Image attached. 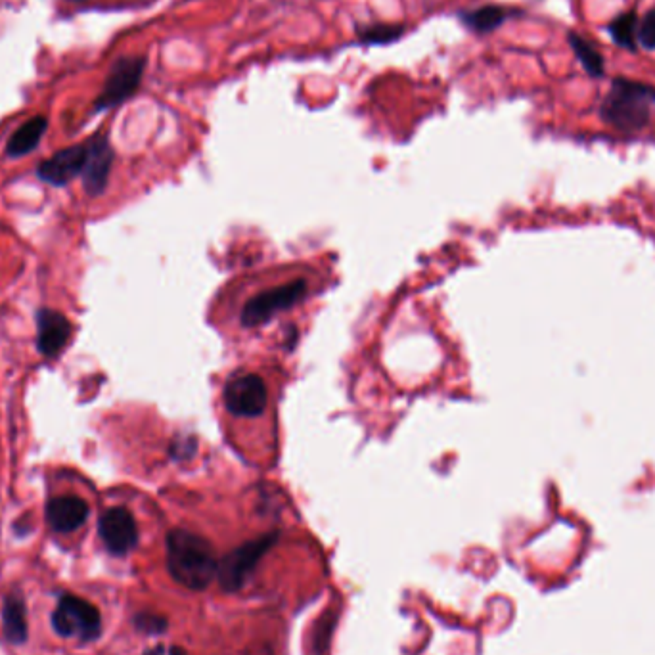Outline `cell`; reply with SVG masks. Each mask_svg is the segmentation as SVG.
<instances>
[{
    "label": "cell",
    "instance_id": "15",
    "mask_svg": "<svg viewBox=\"0 0 655 655\" xmlns=\"http://www.w3.org/2000/svg\"><path fill=\"white\" fill-rule=\"evenodd\" d=\"M508 16H510V12L506 8L497 6V4H489V6L472 10V12H464L460 16V20L475 33H491L506 22Z\"/></svg>",
    "mask_w": 655,
    "mask_h": 655
},
{
    "label": "cell",
    "instance_id": "14",
    "mask_svg": "<svg viewBox=\"0 0 655 655\" xmlns=\"http://www.w3.org/2000/svg\"><path fill=\"white\" fill-rule=\"evenodd\" d=\"M46 119L37 115L33 119H29L27 123H23L22 127L12 135L8 140L6 152L10 158H22L25 154L33 152L37 148V144L41 142V138L45 135Z\"/></svg>",
    "mask_w": 655,
    "mask_h": 655
},
{
    "label": "cell",
    "instance_id": "7",
    "mask_svg": "<svg viewBox=\"0 0 655 655\" xmlns=\"http://www.w3.org/2000/svg\"><path fill=\"white\" fill-rule=\"evenodd\" d=\"M146 68V60L140 56H129V58H119L113 68L110 69V75L106 79L104 91L98 96L94 110H108L113 106H119L121 102H125L127 98H131L135 94L140 81H142V73Z\"/></svg>",
    "mask_w": 655,
    "mask_h": 655
},
{
    "label": "cell",
    "instance_id": "3",
    "mask_svg": "<svg viewBox=\"0 0 655 655\" xmlns=\"http://www.w3.org/2000/svg\"><path fill=\"white\" fill-rule=\"evenodd\" d=\"M52 629L60 638L92 644L102 636V613L81 596L64 592L50 617Z\"/></svg>",
    "mask_w": 655,
    "mask_h": 655
},
{
    "label": "cell",
    "instance_id": "9",
    "mask_svg": "<svg viewBox=\"0 0 655 655\" xmlns=\"http://www.w3.org/2000/svg\"><path fill=\"white\" fill-rule=\"evenodd\" d=\"M89 504L83 498L66 495V497L50 498L46 502V523L52 531L60 535H68L83 527L89 520Z\"/></svg>",
    "mask_w": 655,
    "mask_h": 655
},
{
    "label": "cell",
    "instance_id": "22",
    "mask_svg": "<svg viewBox=\"0 0 655 655\" xmlns=\"http://www.w3.org/2000/svg\"><path fill=\"white\" fill-rule=\"evenodd\" d=\"M142 655H167V650H165V646H161V644H158V646H152V648H148L146 652Z\"/></svg>",
    "mask_w": 655,
    "mask_h": 655
},
{
    "label": "cell",
    "instance_id": "11",
    "mask_svg": "<svg viewBox=\"0 0 655 655\" xmlns=\"http://www.w3.org/2000/svg\"><path fill=\"white\" fill-rule=\"evenodd\" d=\"M113 150L108 142V138L102 135H96L92 140L87 142V159L83 167V182L89 194H100L106 184L112 171Z\"/></svg>",
    "mask_w": 655,
    "mask_h": 655
},
{
    "label": "cell",
    "instance_id": "10",
    "mask_svg": "<svg viewBox=\"0 0 655 655\" xmlns=\"http://www.w3.org/2000/svg\"><path fill=\"white\" fill-rule=\"evenodd\" d=\"M85 159H87V144L71 146L46 159L45 163H41L37 175L41 181L48 182L52 186H66L69 181H73L77 175L83 173Z\"/></svg>",
    "mask_w": 655,
    "mask_h": 655
},
{
    "label": "cell",
    "instance_id": "19",
    "mask_svg": "<svg viewBox=\"0 0 655 655\" xmlns=\"http://www.w3.org/2000/svg\"><path fill=\"white\" fill-rule=\"evenodd\" d=\"M338 625V613L334 610H326L322 617L318 619L315 625V634H313V650L317 655L330 654L332 646V636Z\"/></svg>",
    "mask_w": 655,
    "mask_h": 655
},
{
    "label": "cell",
    "instance_id": "1",
    "mask_svg": "<svg viewBox=\"0 0 655 655\" xmlns=\"http://www.w3.org/2000/svg\"><path fill=\"white\" fill-rule=\"evenodd\" d=\"M167 569L182 587L204 590L217 577L219 560L204 537L186 529H173L167 535Z\"/></svg>",
    "mask_w": 655,
    "mask_h": 655
},
{
    "label": "cell",
    "instance_id": "21",
    "mask_svg": "<svg viewBox=\"0 0 655 655\" xmlns=\"http://www.w3.org/2000/svg\"><path fill=\"white\" fill-rule=\"evenodd\" d=\"M636 41L646 50H655V8L648 10L646 16L638 22Z\"/></svg>",
    "mask_w": 655,
    "mask_h": 655
},
{
    "label": "cell",
    "instance_id": "20",
    "mask_svg": "<svg viewBox=\"0 0 655 655\" xmlns=\"http://www.w3.org/2000/svg\"><path fill=\"white\" fill-rule=\"evenodd\" d=\"M133 625L136 631L148 636H159V634L167 633V619L159 613L154 611H138L133 617Z\"/></svg>",
    "mask_w": 655,
    "mask_h": 655
},
{
    "label": "cell",
    "instance_id": "13",
    "mask_svg": "<svg viewBox=\"0 0 655 655\" xmlns=\"http://www.w3.org/2000/svg\"><path fill=\"white\" fill-rule=\"evenodd\" d=\"M2 636L10 646H23L29 638V623H27V604L22 592H8L2 600L0 611Z\"/></svg>",
    "mask_w": 655,
    "mask_h": 655
},
{
    "label": "cell",
    "instance_id": "17",
    "mask_svg": "<svg viewBox=\"0 0 655 655\" xmlns=\"http://www.w3.org/2000/svg\"><path fill=\"white\" fill-rule=\"evenodd\" d=\"M638 18L634 12H623L619 14L613 22L608 25V33H610L613 43L625 50H631V52H636L638 48V41H636V35H638Z\"/></svg>",
    "mask_w": 655,
    "mask_h": 655
},
{
    "label": "cell",
    "instance_id": "12",
    "mask_svg": "<svg viewBox=\"0 0 655 655\" xmlns=\"http://www.w3.org/2000/svg\"><path fill=\"white\" fill-rule=\"evenodd\" d=\"M71 338V324L68 318L58 311L45 309L37 317V345L46 357H56L62 353Z\"/></svg>",
    "mask_w": 655,
    "mask_h": 655
},
{
    "label": "cell",
    "instance_id": "16",
    "mask_svg": "<svg viewBox=\"0 0 655 655\" xmlns=\"http://www.w3.org/2000/svg\"><path fill=\"white\" fill-rule=\"evenodd\" d=\"M567 43H569L573 54L583 64V68H585V71H587L590 77H602L606 73L604 56L594 46L590 45L585 37H581L575 31H569L567 33Z\"/></svg>",
    "mask_w": 655,
    "mask_h": 655
},
{
    "label": "cell",
    "instance_id": "18",
    "mask_svg": "<svg viewBox=\"0 0 655 655\" xmlns=\"http://www.w3.org/2000/svg\"><path fill=\"white\" fill-rule=\"evenodd\" d=\"M405 27L403 25H389V23H376V25H368V27H361L357 31L359 39L366 45H387V43H395L403 37Z\"/></svg>",
    "mask_w": 655,
    "mask_h": 655
},
{
    "label": "cell",
    "instance_id": "4",
    "mask_svg": "<svg viewBox=\"0 0 655 655\" xmlns=\"http://www.w3.org/2000/svg\"><path fill=\"white\" fill-rule=\"evenodd\" d=\"M307 295V282L303 278H294L288 282L272 284L269 288L249 297L242 309L240 322L244 328H259L272 318L295 307Z\"/></svg>",
    "mask_w": 655,
    "mask_h": 655
},
{
    "label": "cell",
    "instance_id": "5",
    "mask_svg": "<svg viewBox=\"0 0 655 655\" xmlns=\"http://www.w3.org/2000/svg\"><path fill=\"white\" fill-rule=\"evenodd\" d=\"M278 539H280L278 533H267V535H261L253 541H248V543L230 550L225 558H221L217 579L223 590L238 592L246 587L251 573L255 571L257 564L269 554L272 546L278 543Z\"/></svg>",
    "mask_w": 655,
    "mask_h": 655
},
{
    "label": "cell",
    "instance_id": "23",
    "mask_svg": "<svg viewBox=\"0 0 655 655\" xmlns=\"http://www.w3.org/2000/svg\"><path fill=\"white\" fill-rule=\"evenodd\" d=\"M167 655H186V652H184L182 648H179V646H175V648H171V650L167 652Z\"/></svg>",
    "mask_w": 655,
    "mask_h": 655
},
{
    "label": "cell",
    "instance_id": "8",
    "mask_svg": "<svg viewBox=\"0 0 655 655\" xmlns=\"http://www.w3.org/2000/svg\"><path fill=\"white\" fill-rule=\"evenodd\" d=\"M98 535L106 550L115 558L131 554L138 544L135 516L123 506L108 508L98 520Z\"/></svg>",
    "mask_w": 655,
    "mask_h": 655
},
{
    "label": "cell",
    "instance_id": "6",
    "mask_svg": "<svg viewBox=\"0 0 655 655\" xmlns=\"http://www.w3.org/2000/svg\"><path fill=\"white\" fill-rule=\"evenodd\" d=\"M223 403L236 418H257L267 410L269 389L259 374L238 372L226 380Z\"/></svg>",
    "mask_w": 655,
    "mask_h": 655
},
{
    "label": "cell",
    "instance_id": "2",
    "mask_svg": "<svg viewBox=\"0 0 655 655\" xmlns=\"http://www.w3.org/2000/svg\"><path fill=\"white\" fill-rule=\"evenodd\" d=\"M654 104L655 87L625 77H615L611 81V91L602 102L600 115L613 129L636 133L650 123Z\"/></svg>",
    "mask_w": 655,
    "mask_h": 655
}]
</instances>
